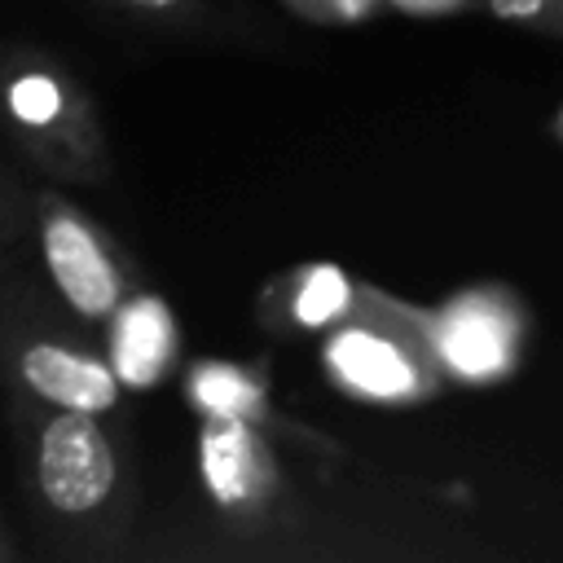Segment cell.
<instances>
[{
	"label": "cell",
	"instance_id": "obj_1",
	"mask_svg": "<svg viewBox=\"0 0 563 563\" xmlns=\"http://www.w3.org/2000/svg\"><path fill=\"white\" fill-rule=\"evenodd\" d=\"M18 466L44 545L57 559H114L136 519V471L106 413L4 396Z\"/></svg>",
	"mask_w": 563,
	"mask_h": 563
},
{
	"label": "cell",
	"instance_id": "obj_2",
	"mask_svg": "<svg viewBox=\"0 0 563 563\" xmlns=\"http://www.w3.org/2000/svg\"><path fill=\"white\" fill-rule=\"evenodd\" d=\"M62 295L40 268L18 260V246L0 251V387L4 396H35L66 409L114 413L119 369L88 339Z\"/></svg>",
	"mask_w": 563,
	"mask_h": 563
},
{
	"label": "cell",
	"instance_id": "obj_3",
	"mask_svg": "<svg viewBox=\"0 0 563 563\" xmlns=\"http://www.w3.org/2000/svg\"><path fill=\"white\" fill-rule=\"evenodd\" d=\"M0 132L44 180H110V145L88 88L44 48L0 44Z\"/></svg>",
	"mask_w": 563,
	"mask_h": 563
},
{
	"label": "cell",
	"instance_id": "obj_4",
	"mask_svg": "<svg viewBox=\"0 0 563 563\" xmlns=\"http://www.w3.org/2000/svg\"><path fill=\"white\" fill-rule=\"evenodd\" d=\"M325 361L343 391L387 405L427 400L444 383L427 312L400 308L378 290H361L356 308L334 330Z\"/></svg>",
	"mask_w": 563,
	"mask_h": 563
},
{
	"label": "cell",
	"instance_id": "obj_5",
	"mask_svg": "<svg viewBox=\"0 0 563 563\" xmlns=\"http://www.w3.org/2000/svg\"><path fill=\"white\" fill-rule=\"evenodd\" d=\"M26 202L40 273L84 325L106 330L119 317V308L136 295L128 255L79 202H70L57 189V180L26 185Z\"/></svg>",
	"mask_w": 563,
	"mask_h": 563
},
{
	"label": "cell",
	"instance_id": "obj_6",
	"mask_svg": "<svg viewBox=\"0 0 563 563\" xmlns=\"http://www.w3.org/2000/svg\"><path fill=\"white\" fill-rule=\"evenodd\" d=\"M435 361L444 378L493 387L510 378L528 347V308L523 299L501 282H479L457 290L449 303L427 312Z\"/></svg>",
	"mask_w": 563,
	"mask_h": 563
},
{
	"label": "cell",
	"instance_id": "obj_7",
	"mask_svg": "<svg viewBox=\"0 0 563 563\" xmlns=\"http://www.w3.org/2000/svg\"><path fill=\"white\" fill-rule=\"evenodd\" d=\"M361 290L339 268H308L290 286V321L317 325V321H343L356 308Z\"/></svg>",
	"mask_w": 563,
	"mask_h": 563
},
{
	"label": "cell",
	"instance_id": "obj_8",
	"mask_svg": "<svg viewBox=\"0 0 563 563\" xmlns=\"http://www.w3.org/2000/svg\"><path fill=\"white\" fill-rule=\"evenodd\" d=\"M497 22H510L519 31L563 40V0H479Z\"/></svg>",
	"mask_w": 563,
	"mask_h": 563
},
{
	"label": "cell",
	"instance_id": "obj_9",
	"mask_svg": "<svg viewBox=\"0 0 563 563\" xmlns=\"http://www.w3.org/2000/svg\"><path fill=\"white\" fill-rule=\"evenodd\" d=\"M31 238V202H26V185L9 180V172L0 167V251L4 246H22Z\"/></svg>",
	"mask_w": 563,
	"mask_h": 563
},
{
	"label": "cell",
	"instance_id": "obj_10",
	"mask_svg": "<svg viewBox=\"0 0 563 563\" xmlns=\"http://www.w3.org/2000/svg\"><path fill=\"white\" fill-rule=\"evenodd\" d=\"M136 22H154V26H176V22H189L207 0H101Z\"/></svg>",
	"mask_w": 563,
	"mask_h": 563
},
{
	"label": "cell",
	"instance_id": "obj_11",
	"mask_svg": "<svg viewBox=\"0 0 563 563\" xmlns=\"http://www.w3.org/2000/svg\"><path fill=\"white\" fill-rule=\"evenodd\" d=\"M391 9H405V13H422V18H435V13H457V9H471L479 0H387Z\"/></svg>",
	"mask_w": 563,
	"mask_h": 563
},
{
	"label": "cell",
	"instance_id": "obj_12",
	"mask_svg": "<svg viewBox=\"0 0 563 563\" xmlns=\"http://www.w3.org/2000/svg\"><path fill=\"white\" fill-rule=\"evenodd\" d=\"M369 4L374 0H317L312 13H321V18H361Z\"/></svg>",
	"mask_w": 563,
	"mask_h": 563
},
{
	"label": "cell",
	"instance_id": "obj_13",
	"mask_svg": "<svg viewBox=\"0 0 563 563\" xmlns=\"http://www.w3.org/2000/svg\"><path fill=\"white\" fill-rule=\"evenodd\" d=\"M18 550H13V541H9V532H4V523H0V563H9Z\"/></svg>",
	"mask_w": 563,
	"mask_h": 563
},
{
	"label": "cell",
	"instance_id": "obj_14",
	"mask_svg": "<svg viewBox=\"0 0 563 563\" xmlns=\"http://www.w3.org/2000/svg\"><path fill=\"white\" fill-rule=\"evenodd\" d=\"M554 136H559V141H563V110H559V114H554Z\"/></svg>",
	"mask_w": 563,
	"mask_h": 563
}]
</instances>
